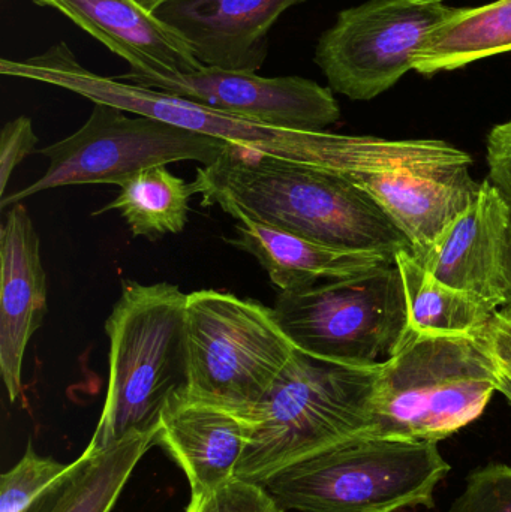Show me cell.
Instances as JSON below:
<instances>
[{"mask_svg": "<svg viewBox=\"0 0 511 512\" xmlns=\"http://www.w3.org/2000/svg\"><path fill=\"white\" fill-rule=\"evenodd\" d=\"M0 74L59 87L93 104L101 102L128 113L164 120L219 138L231 146L341 174L354 182L360 177L396 171L437 174L450 162V152L443 141H393L279 128L117 77L96 74L78 62L65 42L26 59H2Z\"/></svg>", "mask_w": 511, "mask_h": 512, "instance_id": "6da1fadb", "label": "cell"}, {"mask_svg": "<svg viewBox=\"0 0 511 512\" xmlns=\"http://www.w3.org/2000/svg\"><path fill=\"white\" fill-rule=\"evenodd\" d=\"M201 206L345 251L395 259L410 249L380 204L341 174L228 144L191 183Z\"/></svg>", "mask_w": 511, "mask_h": 512, "instance_id": "7a4b0ae2", "label": "cell"}, {"mask_svg": "<svg viewBox=\"0 0 511 512\" xmlns=\"http://www.w3.org/2000/svg\"><path fill=\"white\" fill-rule=\"evenodd\" d=\"M488 336L422 334L408 328L380 364L368 438L440 442L482 417L500 387Z\"/></svg>", "mask_w": 511, "mask_h": 512, "instance_id": "3957f363", "label": "cell"}, {"mask_svg": "<svg viewBox=\"0 0 511 512\" xmlns=\"http://www.w3.org/2000/svg\"><path fill=\"white\" fill-rule=\"evenodd\" d=\"M378 366H353L297 349L246 420L252 438L234 478L263 486L276 472L368 438Z\"/></svg>", "mask_w": 511, "mask_h": 512, "instance_id": "277c9868", "label": "cell"}, {"mask_svg": "<svg viewBox=\"0 0 511 512\" xmlns=\"http://www.w3.org/2000/svg\"><path fill=\"white\" fill-rule=\"evenodd\" d=\"M188 294L161 282H126L105 321L110 379L101 418L86 450L158 432L168 400L186 388L183 319Z\"/></svg>", "mask_w": 511, "mask_h": 512, "instance_id": "5b68a950", "label": "cell"}, {"mask_svg": "<svg viewBox=\"0 0 511 512\" xmlns=\"http://www.w3.org/2000/svg\"><path fill=\"white\" fill-rule=\"evenodd\" d=\"M449 472L437 442L359 438L293 463L261 487L285 511L395 512L434 507Z\"/></svg>", "mask_w": 511, "mask_h": 512, "instance_id": "8992f818", "label": "cell"}, {"mask_svg": "<svg viewBox=\"0 0 511 512\" xmlns=\"http://www.w3.org/2000/svg\"><path fill=\"white\" fill-rule=\"evenodd\" d=\"M183 333L186 396L245 420L297 351L273 307L216 289L188 294Z\"/></svg>", "mask_w": 511, "mask_h": 512, "instance_id": "52a82bcc", "label": "cell"}, {"mask_svg": "<svg viewBox=\"0 0 511 512\" xmlns=\"http://www.w3.org/2000/svg\"><path fill=\"white\" fill-rule=\"evenodd\" d=\"M273 310L299 351L353 366L386 363L408 331L395 261L348 279L281 291Z\"/></svg>", "mask_w": 511, "mask_h": 512, "instance_id": "ba28073f", "label": "cell"}, {"mask_svg": "<svg viewBox=\"0 0 511 512\" xmlns=\"http://www.w3.org/2000/svg\"><path fill=\"white\" fill-rule=\"evenodd\" d=\"M93 104L89 119L78 131L51 146L39 149L50 161L47 171L32 185L0 201V209L39 192L75 185H119L147 168L176 162L213 164L228 143L198 134L164 120Z\"/></svg>", "mask_w": 511, "mask_h": 512, "instance_id": "9c48e42d", "label": "cell"}, {"mask_svg": "<svg viewBox=\"0 0 511 512\" xmlns=\"http://www.w3.org/2000/svg\"><path fill=\"white\" fill-rule=\"evenodd\" d=\"M455 12L446 0H368L339 12L315 63L333 92L371 101L414 69L429 36Z\"/></svg>", "mask_w": 511, "mask_h": 512, "instance_id": "30bf717a", "label": "cell"}, {"mask_svg": "<svg viewBox=\"0 0 511 512\" xmlns=\"http://www.w3.org/2000/svg\"><path fill=\"white\" fill-rule=\"evenodd\" d=\"M143 87L279 128L321 132L341 117L332 89L296 75L269 78L203 66Z\"/></svg>", "mask_w": 511, "mask_h": 512, "instance_id": "8fae6325", "label": "cell"}, {"mask_svg": "<svg viewBox=\"0 0 511 512\" xmlns=\"http://www.w3.org/2000/svg\"><path fill=\"white\" fill-rule=\"evenodd\" d=\"M56 9L129 65L116 75L137 86L203 68L188 42L140 0H33Z\"/></svg>", "mask_w": 511, "mask_h": 512, "instance_id": "7c38bea8", "label": "cell"}, {"mask_svg": "<svg viewBox=\"0 0 511 512\" xmlns=\"http://www.w3.org/2000/svg\"><path fill=\"white\" fill-rule=\"evenodd\" d=\"M308 0H165L155 14L173 27L204 66L257 72L269 33L288 9Z\"/></svg>", "mask_w": 511, "mask_h": 512, "instance_id": "4fadbf2b", "label": "cell"}, {"mask_svg": "<svg viewBox=\"0 0 511 512\" xmlns=\"http://www.w3.org/2000/svg\"><path fill=\"white\" fill-rule=\"evenodd\" d=\"M41 242L23 204L8 207L0 227V375L9 400L23 391L27 345L48 312Z\"/></svg>", "mask_w": 511, "mask_h": 512, "instance_id": "5bb4252c", "label": "cell"}, {"mask_svg": "<svg viewBox=\"0 0 511 512\" xmlns=\"http://www.w3.org/2000/svg\"><path fill=\"white\" fill-rule=\"evenodd\" d=\"M511 209L506 198L483 182L479 197L426 249L414 255L447 285L507 304L506 251Z\"/></svg>", "mask_w": 511, "mask_h": 512, "instance_id": "9a60e30c", "label": "cell"}, {"mask_svg": "<svg viewBox=\"0 0 511 512\" xmlns=\"http://www.w3.org/2000/svg\"><path fill=\"white\" fill-rule=\"evenodd\" d=\"M251 438L248 420L180 390L162 411L156 445L185 472L192 496H203L233 480Z\"/></svg>", "mask_w": 511, "mask_h": 512, "instance_id": "2e32d148", "label": "cell"}, {"mask_svg": "<svg viewBox=\"0 0 511 512\" xmlns=\"http://www.w3.org/2000/svg\"><path fill=\"white\" fill-rule=\"evenodd\" d=\"M356 182L404 234L414 255L425 252L476 201L482 188L468 170L441 176L396 171Z\"/></svg>", "mask_w": 511, "mask_h": 512, "instance_id": "e0dca14e", "label": "cell"}, {"mask_svg": "<svg viewBox=\"0 0 511 512\" xmlns=\"http://www.w3.org/2000/svg\"><path fill=\"white\" fill-rule=\"evenodd\" d=\"M230 243L254 256L281 291L348 279L395 261L383 255L321 245L249 221L236 225V237Z\"/></svg>", "mask_w": 511, "mask_h": 512, "instance_id": "ac0fdd59", "label": "cell"}, {"mask_svg": "<svg viewBox=\"0 0 511 512\" xmlns=\"http://www.w3.org/2000/svg\"><path fill=\"white\" fill-rule=\"evenodd\" d=\"M156 435L128 436L96 453L84 450L29 512H111L138 463L156 445Z\"/></svg>", "mask_w": 511, "mask_h": 512, "instance_id": "d6986e66", "label": "cell"}, {"mask_svg": "<svg viewBox=\"0 0 511 512\" xmlns=\"http://www.w3.org/2000/svg\"><path fill=\"white\" fill-rule=\"evenodd\" d=\"M407 298L408 328L422 334L480 336L501 309L494 301L447 285L417 262L410 249L395 256Z\"/></svg>", "mask_w": 511, "mask_h": 512, "instance_id": "ffe728a7", "label": "cell"}, {"mask_svg": "<svg viewBox=\"0 0 511 512\" xmlns=\"http://www.w3.org/2000/svg\"><path fill=\"white\" fill-rule=\"evenodd\" d=\"M511 51V0L458 9L432 32L416 57L422 75L455 71L473 62Z\"/></svg>", "mask_w": 511, "mask_h": 512, "instance_id": "44dd1931", "label": "cell"}, {"mask_svg": "<svg viewBox=\"0 0 511 512\" xmlns=\"http://www.w3.org/2000/svg\"><path fill=\"white\" fill-rule=\"evenodd\" d=\"M191 183L168 171L167 165L147 168L120 186V194L95 215L117 210L134 237L161 239L180 234L188 224Z\"/></svg>", "mask_w": 511, "mask_h": 512, "instance_id": "7402d4cb", "label": "cell"}, {"mask_svg": "<svg viewBox=\"0 0 511 512\" xmlns=\"http://www.w3.org/2000/svg\"><path fill=\"white\" fill-rule=\"evenodd\" d=\"M69 468L71 463L56 462L27 448L20 462L2 475L0 512H29Z\"/></svg>", "mask_w": 511, "mask_h": 512, "instance_id": "603a6c76", "label": "cell"}, {"mask_svg": "<svg viewBox=\"0 0 511 512\" xmlns=\"http://www.w3.org/2000/svg\"><path fill=\"white\" fill-rule=\"evenodd\" d=\"M449 512H511V466L488 465L471 472Z\"/></svg>", "mask_w": 511, "mask_h": 512, "instance_id": "cb8c5ba5", "label": "cell"}, {"mask_svg": "<svg viewBox=\"0 0 511 512\" xmlns=\"http://www.w3.org/2000/svg\"><path fill=\"white\" fill-rule=\"evenodd\" d=\"M186 512H287L272 496L248 481L233 478L224 486L203 496H192Z\"/></svg>", "mask_w": 511, "mask_h": 512, "instance_id": "d4e9b609", "label": "cell"}, {"mask_svg": "<svg viewBox=\"0 0 511 512\" xmlns=\"http://www.w3.org/2000/svg\"><path fill=\"white\" fill-rule=\"evenodd\" d=\"M38 141L29 117H17L3 126L0 134V198L5 197L15 168L27 156L36 153Z\"/></svg>", "mask_w": 511, "mask_h": 512, "instance_id": "484cf974", "label": "cell"}, {"mask_svg": "<svg viewBox=\"0 0 511 512\" xmlns=\"http://www.w3.org/2000/svg\"><path fill=\"white\" fill-rule=\"evenodd\" d=\"M486 336L501 366L511 373V301L498 310Z\"/></svg>", "mask_w": 511, "mask_h": 512, "instance_id": "4316f807", "label": "cell"}, {"mask_svg": "<svg viewBox=\"0 0 511 512\" xmlns=\"http://www.w3.org/2000/svg\"><path fill=\"white\" fill-rule=\"evenodd\" d=\"M498 391L511 403V373L507 372L503 366H501L500 387H498Z\"/></svg>", "mask_w": 511, "mask_h": 512, "instance_id": "83f0119b", "label": "cell"}, {"mask_svg": "<svg viewBox=\"0 0 511 512\" xmlns=\"http://www.w3.org/2000/svg\"><path fill=\"white\" fill-rule=\"evenodd\" d=\"M506 280H507V303L511 301V225H510V233H509V242H507V251H506Z\"/></svg>", "mask_w": 511, "mask_h": 512, "instance_id": "f1b7e54d", "label": "cell"}]
</instances>
